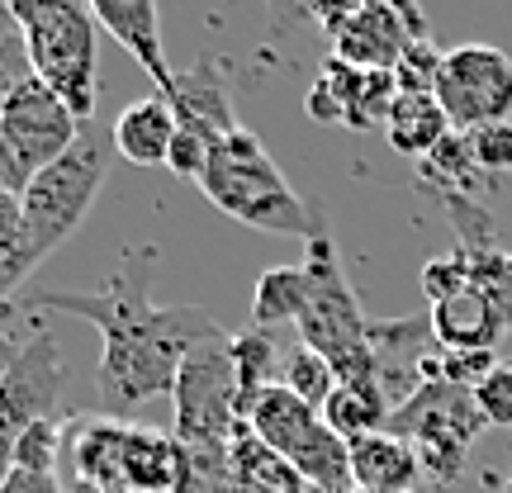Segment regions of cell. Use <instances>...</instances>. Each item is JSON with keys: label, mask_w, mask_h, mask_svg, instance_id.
I'll use <instances>...</instances> for the list:
<instances>
[{"label": "cell", "mask_w": 512, "mask_h": 493, "mask_svg": "<svg viewBox=\"0 0 512 493\" xmlns=\"http://www.w3.org/2000/svg\"><path fill=\"white\" fill-rule=\"evenodd\" d=\"M465 143L475 152L479 171L498 181L503 171H512V124H484V128H470L465 133Z\"/></svg>", "instance_id": "obj_30"}, {"label": "cell", "mask_w": 512, "mask_h": 493, "mask_svg": "<svg viewBox=\"0 0 512 493\" xmlns=\"http://www.w3.org/2000/svg\"><path fill=\"white\" fill-rule=\"evenodd\" d=\"M427 38L418 0H361V10L332 38V57L361 72H394L403 53Z\"/></svg>", "instance_id": "obj_12"}, {"label": "cell", "mask_w": 512, "mask_h": 493, "mask_svg": "<svg viewBox=\"0 0 512 493\" xmlns=\"http://www.w3.org/2000/svg\"><path fill=\"white\" fill-rule=\"evenodd\" d=\"M418 493H422V489H418Z\"/></svg>", "instance_id": "obj_38"}, {"label": "cell", "mask_w": 512, "mask_h": 493, "mask_svg": "<svg viewBox=\"0 0 512 493\" xmlns=\"http://www.w3.org/2000/svg\"><path fill=\"white\" fill-rule=\"evenodd\" d=\"M351 484L356 493H418L422 484V456L413 441L394 432L351 441Z\"/></svg>", "instance_id": "obj_17"}, {"label": "cell", "mask_w": 512, "mask_h": 493, "mask_svg": "<svg viewBox=\"0 0 512 493\" xmlns=\"http://www.w3.org/2000/svg\"><path fill=\"white\" fill-rule=\"evenodd\" d=\"M171 408H176V427L171 437L185 451H223L233 432L247 422V403H242L238 366H233V337H209L185 356L176 389H171Z\"/></svg>", "instance_id": "obj_6"}, {"label": "cell", "mask_w": 512, "mask_h": 493, "mask_svg": "<svg viewBox=\"0 0 512 493\" xmlns=\"http://www.w3.org/2000/svg\"><path fill=\"white\" fill-rule=\"evenodd\" d=\"M266 15H271L275 38H290L299 29H309V0H261Z\"/></svg>", "instance_id": "obj_34"}, {"label": "cell", "mask_w": 512, "mask_h": 493, "mask_svg": "<svg viewBox=\"0 0 512 493\" xmlns=\"http://www.w3.org/2000/svg\"><path fill=\"white\" fill-rule=\"evenodd\" d=\"M209 157H214V143H209V138H200L195 128H176V143H171V157H166V166H171L181 181H204Z\"/></svg>", "instance_id": "obj_32"}, {"label": "cell", "mask_w": 512, "mask_h": 493, "mask_svg": "<svg viewBox=\"0 0 512 493\" xmlns=\"http://www.w3.org/2000/svg\"><path fill=\"white\" fill-rule=\"evenodd\" d=\"M228 470H233L238 493H318L290 460L256 437L252 422H242L228 441Z\"/></svg>", "instance_id": "obj_21"}, {"label": "cell", "mask_w": 512, "mask_h": 493, "mask_svg": "<svg viewBox=\"0 0 512 493\" xmlns=\"http://www.w3.org/2000/svg\"><path fill=\"white\" fill-rule=\"evenodd\" d=\"M475 403H479V418L489 422V427H512V366L498 361L475 384Z\"/></svg>", "instance_id": "obj_31"}, {"label": "cell", "mask_w": 512, "mask_h": 493, "mask_svg": "<svg viewBox=\"0 0 512 493\" xmlns=\"http://www.w3.org/2000/svg\"><path fill=\"white\" fill-rule=\"evenodd\" d=\"M5 15H10V0H0V19H5Z\"/></svg>", "instance_id": "obj_37"}, {"label": "cell", "mask_w": 512, "mask_h": 493, "mask_svg": "<svg viewBox=\"0 0 512 493\" xmlns=\"http://www.w3.org/2000/svg\"><path fill=\"white\" fill-rule=\"evenodd\" d=\"M427 318H432V337H437V347L446 356H498V337L508 332L498 304L479 290L475 280L451 299L432 304Z\"/></svg>", "instance_id": "obj_16"}, {"label": "cell", "mask_w": 512, "mask_h": 493, "mask_svg": "<svg viewBox=\"0 0 512 493\" xmlns=\"http://www.w3.org/2000/svg\"><path fill=\"white\" fill-rule=\"evenodd\" d=\"M204 200L233 223L252 228V233H275V238H304L313 233V200H304L285 171L275 166L266 143L252 128H233L219 138L209 171H204Z\"/></svg>", "instance_id": "obj_3"}, {"label": "cell", "mask_w": 512, "mask_h": 493, "mask_svg": "<svg viewBox=\"0 0 512 493\" xmlns=\"http://www.w3.org/2000/svg\"><path fill=\"white\" fill-rule=\"evenodd\" d=\"M10 15L29 38V62L34 76L67 100V110L91 124L95 100H100V76H95V15L86 0H10Z\"/></svg>", "instance_id": "obj_5"}, {"label": "cell", "mask_w": 512, "mask_h": 493, "mask_svg": "<svg viewBox=\"0 0 512 493\" xmlns=\"http://www.w3.org/2000/svg\"><path fill=\"white\" fill-rule=\"evenodd\" d=\"M456 252H460V261H465L470 280L494 299L498 313H503V323H508V332H512V247L489 238V242H475V247H456Z\"/></svg>", "instance_id": "obj_26"}, {"label": "cell", "mask_w": 512, "mask_h": 493, "mask_svg": "<svg viewBox=\"0 0 512 493\" xmlns=\"http://www.w3.org/2000/svg\"><path fill=\"white\" fill-rule=\"evenodd\" d=\"M280 384L290 389L294 399H304L309 408H318L323 413V403L332 399V389H337V370L318 356V351H309L304 342L285 356V370H280Z\"/></svg>", "instance_id": "obj_27"}, {"label": "cell", "mask_w": 512, "mask_h": 493, "mask_svg": "<svg viewBox=\"0 0 512 493\" xmlns=\"http://www.w3.org/2000/svg\"><path fill=\"white\" fill-rule=\"evenodd\" d=\"M24 81H34L29 38H24V29H19L15 15H5V19H0V105H5V100H10Z\"/></svg>", "instance_id": "obj_29"}, {"label": "cell", "mask_w": 512, "mask_h": 493, "mask_svg": "<svg viewBox=\"0 0 512 493\" xmlns=\"http://www.w3.org/2000/svg\"><path fill=\"white\" fill-rule=\"evenodd\" d=\"M394 100H399L394 72H361V67H347L342 57H328L313 76L309 95H304V110L318 124L384 128Z\"/></svg>", "instance_id": "obj_13"}, {"label": "cell", "mask_w": 512, "mask_h": 493, "mask_svg": "<svg viewBox=\"0 0 512 493\" xmlns=\"http://www.w3.org/2000/svg\"><path fill=\"white\" fill-rule=\"evenodd\" d=\"M166 105L176 110V124L195 128L200 138L219 147V138H228L238 124V105H233V86L214 57H200L190 72H176V91L166 95Z\"/></svg>", "instance_id": "obj_15"}, {"label": "cell", "mask_w": 512, "mask_h": 493, "mask_svg": "<svg viewBox=\"0 0 512 493\" xmlns=\"http://www.w3.org/2000/svg\"><path fill=\"white\" fill-rule=\"evenodd\" d=\"M86 5H91L95 24L152 76L157 95L176 91V72H171L162 48V10H157V0H86Z\"/></svg>", "instance_id": "obj_14"}, {"label": "cell", "mask_w": 512, "mask_h": 493, "mask_svg": "<svg viewBox=\"0 0 512 493\" xmlns=\"http://www.w3.org/2000/svg\"><path fill=\"white\" fill-rule=\"evenodd\" d=\"M233 366H238V384H242V403L252 408L266 389L280 384V347H275V328H247L233 337Z\"/></svg>", "instance_id": "obj_25"}, {"label": "cell", "mask_w": 512, "mask_h": 493, "mask_svg": "<svg viewBox=\"0 0 512 493\" xmlns=\"http://www.w3.org/2000/svg\"><path fill=\"white\" fill-rule=\"evenodd\" d=\"M389 399H384L375 384H337L332 399L323 403V422H328L337 437L347 441H361V437H375L389 427Z\"/></svg>", "instance_id": "obj_23"}, {"label": "cell", "mask_w": 512, "mask_h": 493, "mask_svg": "<svg viewBox=\"0 0 512 493\" xmlns=\"http://www.w3.org/2000/svg\"><path fill=\"white\" fill-rule=\"evenodd\" d=\"M456 128L441 110V100L432 91H399L394 110L384 119V138L399 157H413V162H427Z\"/></svg>", "instance_id": "obj_22"}, {"label": "cell", "mask_w": 512, "mask_h": 493, "mask_svg": "<svg viewBox=\"0 0 512 493\" xmlns=\"http://www.w3.org/2000/svg\"><path fill=\"white\" fill-rule=\"evenodd\" d=\"M114 138L105 128H95V119L81 128V138L67 157H57L53 166L34 171V181L19 195V219H24V266L34 271L43 266V256H53L62 242L72 238L81 219L91 214L100 185L110 176Z\"/></svg>", "instance_id": "obj_4"}, {"label": "cell", "mask_w": 512, "mask_h": 493, "mask_svg": "<svg viewBox=\"0 0 512 493\" xmlns=\"http://www.w3.org/2000/svg\"><path fill=\"white\" fill-rule=\"evenodd\" d=\"M247 422H252L256 437L290 460L318 493H356V484H351V446L323 422L318 408L294 399L285 384L266 389L247 408Z\"/></svg>", "instance_id": "obj_8"}, {"label": "cell", "mask_w": 512, "mask_h": 493, "mask_svg": "<svg viewBox=\"0 0 512 493\" xmlns=\"http://www.w3.org/2000/svg\"><path fill=\"white\" fill-rule=\"evenodd\" d=\"M418 280H422V294H427L432 304H441V299H451L456 290L470 285V271H465V261H460V252H456V256H437V261H427Z\"/></svg>", "instance_id": "obj_33"}, {"label": "cell", "mask_w": 512, "mask_h": 493, "mask_svg": "<svg viewBox=\"0 0 512 493\" xmlns=\"http://www.w3.org/2000/svg\"><path fill=\"white\" fill-rule=\"evenodd\" d=\"M152 271L157 247L133 242L119 252L105 290H38L29 299L34 313H72L100 332L95 394L110 413H133L147 399L171 394L185 356L209 337H223L219 318L200 304H152Z\"/></svg>", "instance_id": "obj_1"}, {"label": "cell", "mask_w": 512, "mask_h": 493, "mask_svg": "<svg viewBox=\"0 0 512 493\" xmlns=\"http://www.w3.org/2000/svg\"><path fill=\"white\" fill-rule=\"evenodd\" d=\"M67 403V366L57 337L48 328H38L29 337H19L15 366L0 380V484L15 470V446L19 437L43 418H62Z\"/></svg>", "instance_id": "obj_9"}, {"label": "cell", "mask_w": 512, "mask_h": 493, "mask_svg": "<svg viewBox=\"0 0 512 493\" xmlns=\"http://www.w3.org/2000/svg\"><path fill=\"white\" fill-rule=\"evenodd\" d=\"M304 299H309V271H304V266H271V271L256 280L252 328H285V323H299Z\"/></svg>", "instance_id": "obj_24"}, {"label": "cell", "mask_w": 512, "mask_h": 493, "mask_svg": "<svg viewBox=\"0 0 512 493\" xmlns=\"http://www.w3.org/2000/svg\"><path fill=\"white\" fill-rule=\"evenodd\" d=\"M309 299L299 313V342L318 351L332 370L337 384H375V356H370V318L361 309V294L347 280V266L337 256V242L328 233L323 204L313 200V233H309Z\"/></svg>", "instance_id": "obj_2"}, {"label": "cell", "mask_w": 512, "mask_h": 493, "mask_svg": "<svg viewBox=\"0 0 512 493\" xmlns=\"http://www.w3.org/2000/svg\"><path fill=\"white\" fill-rule=\"evenodd\" d=\"M81 119L67 110V100H57L43 81H24L5 105H0V138L10 143V152L19 157V166L29 171V181H34V171L43 166H53L57 157H67L81 138Z\"/></svg>", "instance_id": "obj_11"}, {"label": "cell", "mask_w": 512, "mask_h": 493, "mask_svg": "<svg viewBox=\"0 0 512 493\" xmlns=\"http://www.w3.org/2000/svg\"><path fill=\"white\" fill-rule=\"evenodd\" d=\"M24 185H29V171L19 166V157L10 152V143L0 138V190H5V195H24Z\"/></svg>", "instance_id": "obj_35"}, {"label": "cell", "mask_w": 512, "mask_h": 493, "mask_svg": "<svg viewBox=\"0 0 512 493\" xmlns=\"http://www.w3.org/2000/svg\"><path fill=\"white\" fill-rule=\"evenodd\" d=\"M176 110L166 105V95H147L119 110V119L110 124L114 152L133 166H166L171 143H176Z\"/></svg>", "instance_id": "obj_19"}, {"label": "cell", "mask_w": 512, "mask_h": 493, "mask_svg": "<svg viewBox=\"0 0 512 493\" xmlns=\"http://www.w3.org/2000/svg\"><path fill=\"white\" fill-rule=\"evenodd\" d=\"M484 427H489V422L479 418L475 389L451 384V380H427L418 394H408V399L389 413V427H384V432H394V437L418 446L422 475L427 479L451 484V479H460L465 456H470V446H475V437Z\"/></svg>", "instance_id": "obj_7"}, {"label": "cell", "mask_w": 512, "mask_h": 493, "mask_svg": "<svg viewBox=\"0 0 512 493\" xmlns=\"http://www.w3.org/2000/svg\"><path fill=\"white\" fill-rule=\"evenodd\" d=\"M432 95L456 133L484 124H512V57L494 43H460L441 53Z\"/></svg>", "instance_id": "obj_10"}, {"label": "cell", "mask_w": 512, "mask_h": 493, "mask_svg": "<svg viewBox=\"0 0 512 493\" xmlns=\"http://www.w3.org/2000/svg\"><path fill=\"white\" fill-rule=\"evenodd\" d=\"M15 351H19V342L10 332H0V380H5V370L15 366Z\"/></svg>", "instance_id": "obj_36"}, {"label": "cell", "mask_w": 512, "mask_h": 493, "mask_svg": "<svg viewBox=\"0 0 512 493\" xmlns=\"http://www.w3.org/2000/svg\"><path fill=\"white\" fill-rule=\"evenodd\" d=\"M67 418H43L34 422L15 446V470H34V475H57V456H62V441H67Z\"/></svg>", "instance_id": "obj_28"}, {"label": "cell", "mask_w": 512, "mask_h": 493, "mask_svg": "<svg viewBox=\"0 0 512 493\" xmlns=\"http://www.w3.org/2000/svg\"><path fill=\"white\" fill-rule=\"evenodd\" d=\"M124 475L128 493H181L185 446L157 427H124Z\"/></svg>", "instance_id": "obj_20"}, {"label": "cell", "mask_w": 512, "mask_h": 493, "mask_svg": "<svg viewBox=\"0 0 512 493\" xmlns=\"http://www.w3.org/2000/svg\"><path fill=\"white\" fill-rule=\"evenodd\" d=\"M67 456L76 465L81 493H128L124 475V427L105 418L76 422L67 432Z\"/></svg>", "instance_id": "obj_18"}]
</instances>
